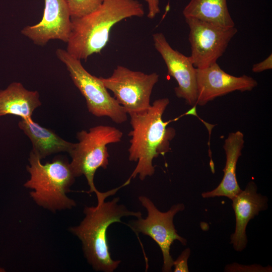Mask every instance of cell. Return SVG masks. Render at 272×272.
Segmentation results:
<instances>
[{"mask_svg":"<svg viewBox=\"0 0 272 272\" xmlns=\"http://www.w3.org/2000/svg\"><path fill=\"white\" fill-rule=\"evenodd\" d=\"M145 15L138 0H104L93 12L71 19V31L66 51L80 60L100 53L107 44L112 27L121 21Z\"/></svg>","mask_w":272,"mask_h":272,"instance_id":"2","label":"cell"},{"mask_svg":"<svg viewBox=\"0 0 272 272\" xmlns=\"http://www.w3.org/2000/svg\"><path fill=\"white\" fill-rule=\"evenodd\" d=\"M152 37L154 47L167 66L168 74L178 84L174 88L176 96L183 99L189 105L196 106V68L190 57L172 48L162 33H154Z\"/></svg>","mask_w":272,"mask_h":272,"instance_id":"10","label":"cell"},{"mask_svg":"<svg viewBox=\"0 0 272 272\" xmlns=\"http://www.w3.org/2000/svg\"><path fill=\"white\" fill-rule=\"evenodd\" d=\"M71 19L85 16L98 8L104 0H65Z\"/></svg>","mask_w":272,"mask_h":272,"instance_id":"18","label":"cell"},{"mask_svg":"<svg viewBox=\"0 0 272 272\" xmlns=\"http://www.w3.org/2000/svg\"><path fill=\"white\" fill-rule=\"evenodd\" d=\"M257 84L251 77H235L226 73L217 62L208 67L196 69V105L203 106L234 91H251Z\"/></svg>","mask_w":272,"mask_h":272,"instance_id":"12","label":"cell"},{"mask_svg":"<svg viewBox=\"0 0 272 272\" xmlns=\"http://www.w3.org/2000/svg\"><path fill=\"white\" fill-rule=\"evenodd\" d=\"M42 18L37 24L26 26L21 33L37 45L44 46L51 40L67 43L71 31V16L65 0H44Z\"/></svg>","mask_w":272,"mask_h":272,"instance_id":"11","label":"cell"},{"mask_svg":"<svg viewBox=\"0 0 272 272\" xmlns=\"http://www.w3.org/2000/svg\"><path fill=\"white\" fill-rule=\"evenodd\" d=\"M159 77L156 73L147 74L118 65L111 76L99 78L106 89L113 92L118 103L130 114L143 112L150 108L151 95Z\"/></svg>","mask_w":272,"mask_h":272,"instance_id":"8","label":"cell"},{"mask_svg":"<svg viewBox=\"0 0 272 272\" xmlns=\"http://www.w3.org/2000/svg\"><path fill=\"white\" fill-rule=\"evenodd\" d=\"M139 199L146 209L147 216L132 221L129 226L135 233L147 235L158 244L163 255L162 271L170 272L174 261L170 254L171 246L175 240L179 241L183 245L187 243L186 240L178 235L173 224L174 216L184 209V205L177 203L168 211L162 212L147 196H140Z\"/></svg>","mask_w":272,"mask_h":272,"instance_id":"7","label":"cell"},{"mask_svg":"<svg viewBox=\"0 0 272 272\" xmlns=\"http://www.w3.org/2000/svg\"><path fill=\"white\" fill-rule=\"evenodd\" d=\"M18 126L31 141L32 151L41 160L53 154L69 153L75 145L61 139L52 130L40 126L32 118H21Z\"/></svg>","mask_w":272,"mask_h":272,"instance_id":"16","label":"cell"},{"mask_svg":"<svg viewBox=\"0 0 272 272\" xmlns=\"http://www.w3.org/2000/svg\"><path fill=\"white\" fill-rule=\"evenodd\" d=\"M234 263L227 266L225 271H271V267H262L257 265H241L239 264Z\"/></svg>","mask_w":272,"mask_h":272,"instance_id":"20","label":"cell"},{"mask_svg":"<svg viewBox=\"0 0 272 272\" xmlns=\"http://www.w3.org/2000/svg\"><path fill=\"white\" fill-rule=\"evenodd\" d=\"M185 19L189 29L190 57L194 66L198 69L217 63L238 32L235 27H223L196 19Z\"/></svg>","mask_w":272,"mask_h":272,"instance_id":"9","label":"cell"},{"mask_svg":"<svg viewBox=\"0 0 272 272\" xmlns=\"http://www.w3.org/2000/svg\"><path fill=\"white\" fill-rule=\"evenodd\" d=\"M123 186L107 192H100L96 195L97 205L85 207L83 221L79 225L70 228V231L82 242L85 256L96 271L113 272L120 263V260H113L111 257L107 235L108 227L113 223L121 222V219L123 217H142L140 212L129 211L125 206L119 204V197L105 201L108 196Z\"/></svg>","mask_w":272,"mask_h":272,"instance_id":"1","label":"cell"},{"mask_svg":"<svg viewBox=\"0 0 272 272\" xmlns=\"http://www.w3.org/2000/svg\"><path fill=\"white\" fill-rule=\"evenodd\" d=\"M167 98L155 100L145 112L129 114L132 130L128 149L129 160L137 165L128 180L139 175L141 180L155 172L153 160L160 154L169 151L170 142L175 135L172 127H167L171 121H164L162 116L169 104Z\"/></svg>","mask_w":272,"mask_h":272,"instance_id":"3","label":"cell"},{"mask_svg":"<svg viewBox=\"0 0 272 272\" xmlns=\"http://www.w3.org/2000/svg\"><path fill=\"white\" fill-rule=\"evenodd\" d=\"M272 69V55L270 54L263 61L253 64L252 71L254 73H260Z\"/></svg>","mask_w":272,"mask_h":272,"instance_id":"21","label":"cell"},{"mask_svg":"<svg viewBox=\"0 0 272 272\" xmlns=\"http://www.w3.org/2000/svg\"><path fill=\"white\" fill-rule=\"evenodd\" d=\"M122 132L112 126L98 125L88 131L82 130L77 133L79 142L69 153L72 158L70 163L76 177L84 175L90 187L87 192L99 191L96 188L94 178L97 170L106 169L109 155L106 145L121 141Z\"/></svg>","mask_w":272,"mask_h":272,"instance_id":"5","label":"cell"},{"mask_svg":"<svg viewBox=\"0 0 272 272\" xmlns=\"http://www.w3.org/2000/svg\"><path fill=\"white\" fill-rule=\"evenodd\" d=\"M41 104L39 92L27 90L20 82H13L0 90V117L13 115L31 118Z\"/></svg>","mask_w":272,"mask_h":272,"instance_id":"15","label":"cell"},{"mask_svg":"<svg viewBox=\"0 0 272 272\" xmlns=\"http://www.w3.org/2000/svg\"><path fill=\"white\" fill-rule=\"evenodd\" d=\"M257 189L255 183L250 181L244 190H241L231 199L235 215L236 227L230 243L237 251H242L247 245L246 228L249 221L267 208V197L257 193Z\"/></svg>","mask_w":272,"mask_h":272,"instance_id":"13","label":"cell"},{"mask_svg":"<svg viewBox=\"0 0 272 272\" xmlns=\"http://www.w3.org/2000/svg\"><path fill=\"white\" fill-rule=\"evenodd\" d=\"M190 254V249L187 248L184 249L177 258L174 260L173 266L174 272H188L189 269L187 265L188 259Z\"/></svg>","mask_w":272,"mask_h":272,"instance_id":"19","label":"cell"},{"mask_svg":"<svg viewBox=\"0 0 272 272\" xmlns=\"http://www.w3.org/2000/svg\"><path fill=\"white\" fill-rule=\"evenodd\" d=\"M185 18H193L223 27H235L227 0H190L184 8Z\"/></svg>","mask_w":272,"mask_h":272,"instance_id":"17","label":"cell"},{"mask_svg":"<svg viewBox=\"0 0 272 272\" xmlns=\"http://www.w3.org/2000/svg\"><path fill=\"white\" fill-rule=\"evenodd\" d=\"M244 144V135L242 132L237 131L229 134L223 146L226 154V164L223 169V179L216 188L202 193V197L226 196L232 199L241 191L236 179V169Z\"/></svg>","mask_w":272,"mask_h":272,"instance_id":"14","label":"cell"},{"mask_svg":"<svg viewBox=\"0 0 272 272\" xmlns=\"http://www.w3.org/2000/svg\"><path fill=\"white\" fill-rule=\"evenodd\" d=\"M148 9L147 17L150 19H154L160 12L159 0H145Z\"/></svg>","mask_w":272,"mask_h":272,"instance_id":"22","label":"cell"},{"mask_svg":"<svg viewBox=\"0 0 272 272\" xmlns=\"http://www.w3.org/2000/svg\"><path fill=\"white\" fill-rule=\"evenodd\" d=\"M29 161L27 170L30 178L24 186L34 190L30 194L38 206L53 212L71 209L76 206L75 201L66 194L76 178L67 161L57 158L43 164L31 151Z\"/></svg>","mask_w":272,"mask_h":272,"instance_id":"4","label":"cell"},{"mask_svg":"<svg viewBox=\"0 0 272 272\" xmlns=\"http://www.w3.org/2000/svg\"><path fill=\"white\" fill-rule=\"evenodd\" d=\"M55 54L64 64L74 85L85 98L89 112L97 117H108L118 124L126 121L127 113L124 108L110 95L100 78L84 68L81 60L61 48L57 49Z\"/></svg>","mask_w":272,"mask_h":272,"instance_id":"6","label":"cell"}]
</instances>
